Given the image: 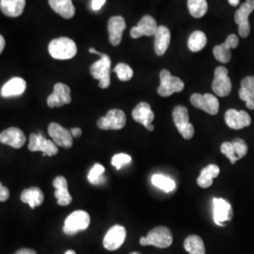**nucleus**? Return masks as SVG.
Segmentation results:
<instances>
[{"label":"nucleus","mask_w":254,"mask_h":254,"mask_svg":"<svg viewBox=\"0 0 254 254\" xmlns=\"http://www.w3.org/2000/svg\"><path fill=\"white\" fill-rule=\"evenodd\" d=\"M90 52L93 54L99 55L100 60L92 64L90 67V72L93 78L99 80V87L102 89H107L110 86V71H111V60L109 55L103 54L90 48Z\"/></svg>","instance_id":"f257e3e1"},{"label":"nucleus","mask_w":254,"mask_h":254,"mask_svg":"<svg viewBox=\"0 0 254 254\" xmlns=\"http://www.w3.org/2000/svg\"><path fill=\"white\" fill-rule=\"evenodd\" d=\"M49 54L56 60H70L77 53V47L72 39L61 37L54 39L48 46Z\"/></svg>","instance_id":"f03ea898"},{"label":"nucleus","mask_w":254,"mask_h":254,"mask_svg":"<svg viewBox=\"0 0 254 254\" xmlns=\"http://www.w3.org/2000/svg\"><path fill=\"white\" fill-rule=\"evenodd\" d=\"M173 237L170 229L164 226L155 227L148 235L139 239L141 246H154L159 249L169 248L173 244Z\"/></svg>","instance_id":"7ed1b4c3"},{"label":"nucleus","mask_w":254,"mask_h":254,"mask_svg":"<svg viewBox=\"0 0 254 254\" xmlns=\"http://www.w3.org/2000/svg\"><path fill=\"white\" fill-rule=\"evenodd\" d=\"M91 217L83 210H76L71 213L64 221V232L68 236H73L76 233L84 231L90 226Z\"/></svg>","instance_id":"20e7f679"},{"label":"nucleus","mask_w":254,"mask_h":254,"mask_svg":"<svg viewBox=\"0 0 254 254\" xmlns=\"http://www.w3.org/2000/svg\"><path fill=\"white\" fill-rule=\"evenodd\" d=\"M173 119L174 125L182 136L186 139H191L194 136L195 129L193 125L190 123L188 109L183 106L175 107L173 111Z\"/></svg>","instance_id":"39448f33"},{"label":"nucleus","mask_w":254,"mask_h":254,"mask_svg":"<svg viewBox=\"0 0 254 254\" xmlns=\"http://www.w3.org/2000/svg\"><path fill=\"white\" fill-rule=\"evenodd\" d=\"M185 88V84L177 76H173L170 71L162 70L160 72V86L157 93L162 97H169L175 92H180Z\"/></svg>","instance_id":"423d86ee"},{"label":"nucleus","mask_w":254,"mask_h":254,"mask_svg":"<svg viewBox=\"0 0 254 254\" xmlns=\"http://www.w3.org/2000/svg\"><path fill=\"white\" fill-rule=\"evenodd\" d=\"M28 150L31 152H42L43 155L54 156L59 153V148L51 139L46 138L41 134L32 133L29 136Z\"/></svg>","instance_id":"0eeeda50"},{"label":"nucleus","mask_w":254,"mask_h":254,"mask_svg":"<svg viewBox=\"0 0 254 254\" xmlns=\"http://www.w3.org/2000/svg\"><path fill=\"white\" fill-rule=\"evenodd\" d=\"M254 10V0H246L235 14V22L238 25V33L242 38H247L251 32L249 16Z\"/></svg>","instance_id":"6e6552de"},{"label":"nucleus","mask_w":254,"mask_h":254,"mask_svg":"<svg viewBox=\"0 0 254 254\" xmlns=\"http://www.w3.org/2000/svg\"><path fill=\"white\" fill-rule=\"evenodd\" d=\"M227 68L224 66L217 67L215 70V76L212 83V90L219 97L228 96L232 91V82L228 76Z\"/></svg>","instance_id":"1a4fd4ad"},{"label":"nucleus","mask_w":254,"mask_h":254,"mask_svg":"<svg viewBox=\"0 0 254 254\" xmlns=\"http://www.w3.org/2000/svg\"><path fill=\"white\" fill-rule=\"evenodd\" d=\"M127 116L123 110L111 109L105 117H101L97 126L102 130H120L126 127Z\"/></svg>","instance_id":"9d476101"},{"label":"nucleus","mask_w":254,"mask_h":254,"mask_svg":"<svg viewBox=\"0 0 254 254\" xmlns=\"http://www.w3.org/2000/svg\"><path fill=\"white\" fill-rule=\"evenodd\" d=\"M190 102L193 107L201 109L210 115H216L218 112L219 103L217 97L213 94L194 93L191 95Z\"/></svg>","instance_id":"9b49d317"},{"label":"nucleus","mask_w":254,"mask_h":254,"mask_svg":"<svg viewBox=\"0 0 254 254\" xmlns=\"http://www.w3.org/2000/svg\"><path fill=\"white\" fill-rule=\"evenodd\" d=\"M48 135L58 147L69 149L73 146V136L71 132L57 123H51L48 126Z\"/></svg>","instance_id":"f8f14e48"},{"label":"nucleus","mask_w":254,"mask_h":254,"mask_svg":"<svg viewBox=\"0 0 254 254\" xmlns=\"http://www.w3.org/2000/svg\"><path fill=\"white\" fill-rule=\"evenodd\" d=\"M72 101L71 90L64 83H57L54 91L47 98V105L49 108H62L64 105L70 104Z\"/></svg>","instance_id":"ddd939ff"},{"label":"nucleus","mask_w":254,"mask_h":254,"mask_svg":"<svg viewBox=\"0 0 254 254\" xmlns=\"http://www.w3.org/2000/svg\"><path fill=\"white\" fill-rule=\"evenodd\" d=\"M127 230L122 225H114L109 229L104 237L103 245L108 251H117L125 243Z\"/></svg>","instance_id":"4468645a"},{"label":"nucleus","mask_w":254,"mask_h":254,"mask_svg":"<svg viewBox=\"0 0 254 254\" xmlns=\"http://www.w3.org/2000/svg\"><path fill=\"white\" fill-rule=\"evenodd\" d=\"M213 218L218 226H224L225 222L233 218V208L231 204L224 199L214 198L213 200Z\"/></svg>","instance_id":"2eb2a0df"},{"label":"nucleus","mask_w":254,"mask_h":254,"mask_svg":"<svg viewBox=\"0 0 254 254\" xmlns=\"http://www.w3.org/2000/svg\"><path fill=\"white\" fill-rule=\"evenodd\" d=\"M238 44L239 40L236 34L229 35L223 44L214 47L213 53L216 60L221 64H228L232 59L231 49L236 48L238 46Z\"/></svg>","instance_id":"dca6fc26"},{"label":"nucleus","mask_w":254,"mask_h":254,"mask_svg":"<svg viewBox=\"0 0 254 254\" xmlns=\"http://www.w3.org/2000/svg\"><path fill=\"white\" fill-rule=\"evenodd\" d=\"M26 136L24 132L17 127H9L0 133V142L9 145L14 149H20L26 143Z\"/></svg>","instance_id":"f3484780"},{"label":"nucleus","mask_w":254,"mask_h":254,"mask_svg":"<svg viewBox=\"0 0 254 254\" xmlns=\"http://www.w3.org/2000/svg\"><path fill=\"white\" fill-rule=\"evenodd\" d=\"M132 117L136 123L142 125L149 131L154 130V127L152 123L154 121V114L148 103L141 102L138 105H136V108L133 109Z\"/></svg>","instance_id":"a211bd4d"},{"label":"nucleus","mask_w":254,"mask_h":254,"mask_svg":"<svg viewBox=\"0 0 254 254\" xmlns=\"http://www.w3.org/2000/svg\"><path fill=\"white\" fill-rule=\"evenodd\" d=\"M225 122L230 128L239 130L251 126L252 118L244 110L238 111L236 109H229L225 113Z\"/></svg>","instance_id":"6ab92c4d"},{"label":"nucleus","mask_w":254,"mask_h":254,"mask_svg":"<svg viewBox=\"0 0 254 254\" xmlns=\"http://www.w3.org/2000/svg\"><path fill=\"white\" fill-rule=\"evenodd\" d=\"M157 27L158 26L154 17L151 15H145L138 22L136 27H132L130 34L133 39L142 36H154Z\"/></svg>","instance_id":"aec40b11"},{"label":"nucleus","mask_w":254,"mask_h":254,"mask_svg":"<svg viewBox=\"0 0 254 254\" xmlns=\"http://www.w3.org/2000/svg\"><path fill=\"white\" fill-rule=\"evenodd\" d=\"M127 27L126 20L122 16H112L109 20V42L113 46H117L121 44L123 39V33Z\"/></svg>","instance_id":"412c9836"},{"label":"nucleus","mask_w":254,"mask_h":254,"mask_svg":"<svg viewBox=\"0 0 254 254\" xmlns=\"http://www.w3.org/2000/svg\"><path fill=\"white\" fill-rule=\"evenodd\" d=\"M55 190V198L57 199L58 204L61 206L69 205L73 198L68 190V183L64 176H57L53 181Z\"/></svg>","instance_id":"4be33fe9"},{"label":"nucleus","mask_w":254,"mask_h":254,"mask_svg":"<svg viewBox=\"0 0 254 254\" xmlns=\"http://www.w3.org/2000/svg\"><path fill=\"white\" fill-rule=\"evenodd\" d=\"M27 88V83L25 79L21 77H13L9 79L1 89L2 97L9 98L22 95Z\"/></svg>","instance_id":"5701e85b"},{"label":"nucleus","mask_w":254,"mask_h":254,"mask_svg":"<svg viewBox=\"0 0 254 254\" xmlns=\"http://www.w3.org/2000/svg\"><path fill=\"white\" fill-rule=\"evenodd\" d=\"M171 43V31L165 26H159L154 34V50L158 56H163Z\"/></svg>","instance_id":"b1692460"},{"label":"nucleus","mask_w":254,"mask_h":254,"mask_svg":"<svg viewBox=\"0 0 254 254\" xmlns=\"http://www.w3.org/2000/svg\"><path fill=\"white\" fill-rule=\"evenodd\" d=\"M239 97L246 102L248 109H254V76L250 75L241 81V88L239 90Z\"/></svg>","instance_id":"393cba45"},{"label":"nucleus","mask_w":254,"mask_h":254,"mask_svg":"<svg viewBox=\"0 0 254 254\" xmlns=\"http://www.w3.org/2000/svg\"><path fill=\"white\" fill-rule=\"evenodd\" d=\"M20 199L23 202L28 204L30 208L34 209L37 206L43 204L45 200V195L39 188L32 187L23 190L21 193Z\"/></svg>","instance_id":"a878e982"},{"label":"nucleus","mask_w":254,"mask_h":254,"mask_svg":"<svg viewBox=\"0 0 254 254\" xmlns=\"http://www.w3.org/2000/svg\"><path fill=\"white\" fill-rule=\"evenodd\" d=\"M26 6V0H0L1 11L9 17L20 16Z\"/></svg>","instance_id":"bb28decb"},{"label":"nucleus","mask_w":254,"mask_h":254,"mask_svg":"<svg viewBox=\"0 0 254 254\" xmlns=\"http://www.w3.org/2000/svg\"><path fill=\"white\" fill-rule=\"evenodd\" d=\"M48 2L55 12L64 18H72L75 13L72 0H48Z\"/></svg>","instance_id":"cd10ccee"},{"label":"nucleus","mask_w":254,"mask_h":254,"mask_svg":"<svg viewBox=\"0 0 254 254\" xmlns=\"http://www.w3.org/2000/svg\"><path fill=\"white\" fill-rule=\"evenodd\" d=\"M220 170L217 165L211 164L203 168L200 172V176L197 179V183L202 189H207L213 185L214 178L218 177Z\"/></svg>","instance_id":"c85d7f7f"},{"label":"nucleus","mask_w":254,"mask_h":254,"mask_svg":"<svg viewBox=\"0 0 254 254\" xmlns=\"http://www.w3.org/2000/svg\"><path fill=\"white\" fill-rule=\"evenodd\" d=\"M184 248L190 254H205L204 243L200 236L196 235H192L186 238Z\"/></svg>","instance_id":"c756f323"},{"label":"nucleus","mask_w":254,"mask_h":254,"mask_svg":"<svg viewBox=\"0 0 254 254\" xmlns=\"http://www.w3.org/2000/svg\"><path fill=\"white\" fill-rule=\"evenodd\" d=\"M207 43L206 35L200 31L197 30L194 31L189 39V48L192 52H199L201 49H203Z\"/></svg>","instance_id":"7c9ffc66"},{"label":"nucleus","mask_w":254,"mask_h":254,"mask_svg":"<svg viewBox=\"0 0 254 254\" xmlns=\"http://www.w3.org/2000/svg\"><path fill=\"white\" fill-rule=\"evenodd\" d=\"M188 7L191 15L195 18L204 16L208 9L206 0H188Z\"/></svg>","instance_id":"2f4dec72"},{"label":"nucleus","mask_w":254,"mask_h":254,"mask_svg":"<svg viewBox=\"0 0 254 254\" xmlns=\"http://www.w3.org/2000/svg\"><path fill=\"white\" fill-rule=\"evenodd\" d=\"M152 184L154 187L162 190L165 192H171L174 190L176 185L175 182L170 177H167L162 174H154L152 176Z\"/></svg>","instance_id":"473e14b6"},{"label":"nucleus","mask_w":254,"mask_h":254,"mask_svg":"<svg viewBox=\"0 0 254 254\" xmlns=\"http://www.w3.org/2000/svg\"><path fill=\"white\" fill-rule=\"evenodd\" d=\"M105 167L101 164H95L90 171V173L88 174V180L91 183V185L94 186H99L101 184H103L105 182V177H104V173H105Z\"/></svg>","instance_id":"72a5a7b5"},{"label":"nucleus","mask_w":254,"mask_h":254,"mask_svg":"<svg viewBox=\"0 0 254 254\" xmlns=\"http://www.w3.org/2000/svg\"><path fill=\"white\" fill-rule=\"evenodd\" d=\"M113 72L116 73L121 81H129L134 75L132 68L127 64H117L116 67L113 69Z\"/></svg>","instance_id":"f704fd0d"},{"label":"nucleus","mask_w":254,"mask_h":254,"mask_svg":"<svg viewBox=\"0 0 254 254\" xmlns=\"http://www.w3.org/2000/svg\"><path fill=\"white\" fill-rule=\"evenodd\" d=\"M232 143L234 146V149H235L238 160L243 158L248 153V145H247L245 140L242 138H236L232 141Z\"/></svg>","instance_id":"c9c22d12"},{"label":"nucleus","mask_w":254,"mask_h":254,"mask_svg":"<svg viewBox=\"0 0 254 254\" xmlns=\"http://www.w3.org/2000/svg\"><path fill=\"white\" fill-rule=\"evenodd\" d=\"M132 160L131 156L129 154H115L112 157L111 160V164L112 166H114L116 168V170H121L124 166H126L127 164L130 163Z\"/></svg>","instance_id":"e433bc0d"},{"label":"nucleus","mask_w":254,"mask_h":254,"mask_svg":"<svg viewBox=\"0 0 254 254\" xmlns=\"http://www.w3.org/2000/svg\"><path fill=\"white\" fill-rule=\"evenodd\" d=\"M220 151H221L222 154L227 157L228 159H230L231 163L236 164V161L238 160L232 142H224V143H222V145L220 147Z\"/></svg>","instance_id":"4c0bfd02"},{"label":"nucleus","mask_w":254,"mask_h":254,"mask_svg":"<svg viewBox=\"0 0 254 254\" xmlns=\"http://www.w3.org/2000/svg\"><path fill=\"white\" fill-rule=\"evenodd\" d=\"M9 189L0 182V201H6L9 200Z\"/></svg>","instance_id":"58836bf2"},{"label":"nucleus","mask_w":254,"mask_h":254,"mask_svg":"<svg viewBox=\"0 0 254 254\" xmlns=\"http://www.w3.org/2000/svg\"><path fill=\"white\" fill-rule=\"evenodd\" d=\"M107 0H92L91 1V9L93 10H99L105 5Z\"/></svg>","instance_id":"ea45409f"},{"label":"nucleus","mask_w":254,"mask_h":254,"mask_svg":"<svg viewBox=\"0 0 254 254\" xmlns=\"http://www.w3.org/2000/svg\"><path fill=\"white\" fill-rule=\"evenodd\" d=\"M14 254H37V253L32 249H20Z\"/></svg>","instance_id":"a19ab883"},{"label":"nucleus","mask_w":254,"mask_h":254,"mask_svg":"<svg viewBox=\"0 0 254 254\" xmlns=\"http://www.w3.org/2000/svg\"><path fill=\"white\" fill-rule=\"evenodd\" d=\"M70 132L73 137H79L82 135V130L80 128H72Z\"/></svg>","instance_id":"79ce46f5"},{"label":"nucleus","mask_w":254,"mask_h":254,"mask_svg":"<svg viewBox=\"0 0 254 254\" xmlns=\"http://www.w3.org/2000/svg\"><path fill=\"white\" fill-rule=\"evenodd\" d=\"M4 48H5V40L2 35H0V54L2 53Z\"/></svg>","instance_id":"37998d69"},{"label":"nucleus","mask_w":254,"mask_h":254,"mask_svg":"<svg viewBox=\"0 0 254 254\" xmlns=\"http://www.w3.org/2000/svg\"><path fill=\"white\" fill-rule=\"evenodd\" d=\"M229 1V4L233 7H236L238 4H239V1L240 0H228Z\"/></svg>","instance_id":"c03bdc74"},{"label":"nucleus","mask_w":254,"mask_h":254,"mask_svg":"<svg viewBox=\"0 0 254 254\" xmlns=\"http://www.w3.org/2000/svg\"><path fill=\"white\" fill-rule=\"evenodd\" d=\"M65 254H75V252L74 251H72V250H69V251H67Z\"/></svg>","instance_id":"a18cd8bd"},{"label":"nucleus","mask_w":254,"mask_h":254,"mask_svg":"<svg viewBox=\"0 0 254 254\" xmlns=\"http://www.w3.org/2000/svg\"><path fill=\"white\" fill-rule=\"evenodd\" d=\"M139 254V253H132V254Z\"/></svg>","instance_id":"49530a36"}]
</instances>
